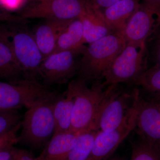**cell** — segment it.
Wrapping results in <instances>:
<instances>
[{"mask_svg":"<svg viewBox=\"0 0 160 160\" xmlns=\"http://www.w3.org/2000/svg\"><path fill=\"white\" fill-rule=\"evenodd\" d=\"M92 82L89 87L88 83L78 78L69 83L68 86L74 98L71 132L81 133L89 130L97 131V120L108 86L102 79Z\"/></svg>","mask_w":160,"mask_h":160,"instance_id":"cell-1","label":"cell"},{"mask_svg":"<svg viewBox=\"0 0 160 160\" xmlns=\"http://www.w3.org/2000/svg\"><path fill=\"white\" fill-rule=\"evenodd\" d=\"M58 93L52 92L27 109L21 123L18 142L37 149L51 139L55 130L53 103Z\"/></svg>","mask_w":160,"mask_h":160,"instance_id":"cell-2","label":"cell"},{"mask_svg":"<svg viewBox=\"0 0 160 160\" xmlns=\"http://www.w3.org/2000/svg\"><path fill=\"white\" fill-rule=\"evenodd\" d=\"M126 45L123 36L117 32L89 44L80 60L78 78L87 83L102 79L104 72Z\"/></svg>","mask_w":160,"mask_h":160,"instance_id":"cell-3","label":"cell"},{"mask_svg":"<svg viewBox=\"0 0 160 160\" xmlns=\"http://www.w3.org/2000/svg\"><path fill=\"white\" fill-rule=\"evenodd\" d=\"M119 85L107 86L97 120V131H111L119 127L130 114L139 96L137 87L131 90H123Z\"/></svg>","mask_w":160,"mask_h":160,"instance_id":"cell-4","label":"cell"},{"mask_svg":"<svg viewBox=\"0 0 160 160\" xmlns=\"http://www.w3.org/2000/svg\"><path fill=\"white\" fill-rule=\"evenodd\" d=\"M146 45L126 43L103 75L106 85L130 84L146 69Z\"/></svg>","mask_w":160,"mask_h":160,"instance_id":"cell-5","label":"cell"},{"mask_svg":"<svg viewBox=\"0 0 160 160\" xmlns=\"http://www.w3.org/2000/svg\"><path fill=\"white\" fill-rule=\"evenodd\" d=\"M52 92L39 81L27 79L15 82L0 81V110L28 109Z\"/></svg>","mask_w":160,"mask_h":160,"instance_id":"cell-6","label":"cell"},{"mask_svg":"<svg viewBox=\"0 0 160 160\" xmlns=\"http://www.w3.org/2000/svg\"><path fill=\"white\" fill-rule=\"evenodd\" d=\"M23 25L14 24L9 28L15 55L25 78L39 81L44 57L33 33L22 27Z\"/></svg>","mask_w":160,"mask_h":160,"instance_id":"cell-7","label":"cell"},{"mask_svg":"<svg viewBox=\"0 0 160 160\" xmlns=\"http://www.w3.org/2000/svg\"><path fill=\"white\" fill-rule=\"evenodd\" d=\"M86 4V0H49L26 6L19 16L27 20L42 18L71 22L80 18Z\"/></svg>","mask_w":160,"mask_h":160,"instance_id":"cell-8","label":"cell"},{"mask_svg":"<svg viewBox=\"0 0 160 160\" xmlns=\"http://www.w3.org/2000/svg\"><path fill=\"white\" fill-rule=\"evenodd\" d=\"M79 55L72 51H58L44 58L40 70L43 85L49 87L68 83L78 72Z\"/></svg>","mask_w":160,"mask_h":160,"instance_id":"cell-9","label":"cell"},{"mask_svg":"<svg viewBox=\"0 0 160 160\" xmlns=\"http://www.w3.org/2000/svg\"><path fill=\"white\" fill-rule=\"evenodd\" d=\"M139 96L130 114L119 127L111 131H97L91 152L87 160H107L116 150L120 144L132 130H134Z\"/></svg>","mask_w":160,"mask_h":160,"instance_id":"cell-10","label":"cell"},{"mask_svg":"<svg viewBox=\"0 0 160 160\" xmlns=\"http://www.w3.org/2000/svg\"><path fill=\"white\" fill-rule=\"evenodd\" d=\"M160 26V8L142 2L121 34L126 43L144 45Z\"/></svg>","mask_w":160,"mask_h":160,"instance_id":"cell-11","label":"cell"},{"mask_svg":"<svg viewBox=\"0 0 160 160\" xmlns=\"http://www.w3.org/2000/svg\"><path fill=\"white\" fill-rule=\"evenodd\" d=\"M135 129L141 142L153 150L160 157V111L154 103L140 96Z\"/></svg>","mask_w":160,"mask_h":160,"instance_id":"cell-12","label":"cell"},{"mask_svg":"<svg viewBox=\"0 0 160 160\" xmlns=\"http://www.w3.org/2000/svg\"><path fill=\"white\" fill-rule=\"evenodd\" d=\"M26 79L15 55L9 28L0 26V81L15 82Z\"/></svg>","mask_w":160,"mask_h":160,"instance_id":"cell-13","label":"cell"},{"mask_svg":"<svg viewBox=\"0 0 160 160\" xmlns=\"http://www.w3.org/2000/svg\"><path fill=\"white\" fill-rule=\"evenodd\" d=\"M80 18L82 23L85 44H91L113 32L105 21L103 12L92 6L87 0Z\"/></svg>","mask_w":160,"mask_h":160,"instance_id":"cell-14","label":"cell"},{"mask_svg":"<svg viewBox=\"0 0 160 160\" xmlns=\"http://www.w3.org/2000/svg\"><path fill=\"white\" fill-rule=\"evenodd\" d=\"M71 22L45 20L36 26L33 36L44 58L54 52L58 38Z\"/></svg>","mask_w":160,"mask_h":160,"instance_id":"cell-15","label":"cell"},{"mask_svg":"<svg viewBox=\"0 0 160 160\" xmlns=\"http://www.w3.org/2000/svg\"><path fill=\"white\" fill-rule=\"evenodd\" d=\"M140 4V0H122L103 11L105 21L113 32L121 33Z\"/></svg>","mask_w":160,"mask_h":160,"instance_id":"cell-16","label":"cell"},{"mask_svg":"<svg viewBox=\"0 0 160 160\" xmlns=\"http://www.w3.org/2000/svg\"><path fill=\"white\" fill-rule=\"evenodd\" d=\"M74 102V95L68 86L62 94L57 95L53 103L55 123L54 134L70 132Z\"/></svg>","mask_w":160,"mask_h":160,"instance_id":"cell-17","label":"cell"},{"mask_svg":"<svg viewBox=\"0 0 160 160\" xmlns=\"http://www.w3.org/2000/svg\"><path fill=\"white\" fill-rule=\"evenodd\" d=\"M80 133L60 132L53 135L36 160H63L76 143Z\"/></svg>","mask_w":160,"mask_h":160,"instance_id":"cell-18","label":"cell"},{"mask_svg":"<svg viewBox=\"0 0 160 160\" xmlns=\"http://www.w3.org/2000/svg\"><path fill=\"white\" fill-rule=\"evenodd\" d=\"M86 47L84 41L82 23L79 18L70 22L60 34L54 52L70 51L82 54Z\"/></svg>","mask_w":160,"mask_h":160,"instance_id":"cell-19","label":"cell"},{"mask_svg":"<svg viewBox=\"0 0 160 160\" xmlns=\"http://www.w3.org/2000/svg\"><path fill=\"white\" fill-rule=\"evenodd\" d=\"M97 132L92 130L80 133L76 143L63 160H87Z\"/></svg>","mask_w":160,"mask_h":160,"instance_id":"cell-20","label":"cell"},{"mask_svg":"<svg viewBox=\"0 0 160 160\" xmlns=\"http://www.w3.org/2000/svg\"><path fill=\"white\" fill-rule=\"evenodd\" d=\"M130 84L160 96V67L153 66L146 69Z\"/></svg>","mask_w":160,"mask_h":160,"instance_id":"cell-21","label":"cell"},{"mask_svg":"<svg viewBox=\"0 0 160 160\" xmlns=\"http://www.w3.org/2000/svg\"><path fill=\"white\" fill-rule=\"evenodd\" d=\"M22 121L21 115L17 110H0V136L13 129Z\"/></svg>","mask_w":160,"mask_h":160,"instance_id":"cell-22","label":"cell"},{"mask_svg":"<svg viewBox=\"0 0 160 160\" xmlns=\"http://www.w3.org/2000/svg\"><path fill=\"white\" fill-rule=\"evenodd\" d=\"M131 160H160V157L156 152L141 141L132 146Z\"/></svg>","mask_w":160,"mask_h":160,"instance_id":"cell-23","label":"cell"},{"mask_svg":"<svg viewBox=\"0 0 160 160\" xmlns=\"http://www.w3.org/2000/svg\"><path fill=\"white\" fill-rule=\"evenodd\" d=\"M21 123L10 131L0 136V150L6 146L18 143L17 133L21 128Z\"/></svg>","mask_w":160,"mask_h":160,"instance_id":"cell-24","label":"cell"},{"mask_svg":"<svg viewBox=\"0 0 160 160\" xmlns=\"http://www.w3.org/2000/svg\"><path fill=\"white\" fill-rule=\"evenodd\" d=\"M152 35H154L152 49V55L155 63L153 66L160 67V26Z\"/></svg>","mask_w":160,"mask_h":160,"instance_id":"cell-25","label":"cell"},{"mask_svg":"<svg viewBox=\"0 0 160 160\" xmlns=\"http://www.w3.org/2000/svg\"><path fill=\"white\" fill-rule=\"evenodd\" d=\"M28 20L24 19L20 16L13 15L4 11L0 7V22H7L10 24L26 25Z\"/></svg>","mask_w":160,"mask_h":160,"instance_id":"cell-26","label":"cell"},{"mask_svg":"<svg viewBox=\"0 0 160 160\" xmlns=\"http://www.w3.org/2000/svg\"><path fill=\"white\" fill-rule=\"evenodd\" d=\"M26 0H0V7L9 11H14L20 9Z\"/></svg>","mask_w":160,"mask_h":160,"instance_id":"cell-27","label":"cell"},{"mask_svg":"<svg viewBox=\"0 0 160 160\" xmlns=\"http://www.w3.org/2000/svg\"><path fill=\"white\" fill-rule=\"evenodd\" d=\"M120 1L122 0H87L92 6L102 12Z\"/></svg>","mask_w":160,"mask_h":160,"instance_id":"cell-28","label":"cell"},{"mask_svg":"<svg viewBox=\"0 0 160 160\" xmlns=\"http://www.w3.org/2000/svg\"><path fill=\"white\" fill-rule=\"evenodd\" d=\"M13 160H36L29 152L24 149H15Z\"/></svg>","mask_w":160,"mask_h":160,"instance_id":"cell-29","label":"cell"},{"mask_svg":"<svg viewBox=\"0 0 160 160\" xmlns=\"http://www.w3.org/2000/svg\"><path fill=\"white\" fill-rule=\"evenodd\" d=\"M14 145L7 146L0 150V160H13Z\"/></svg>","mask_w":160,"mask_h":160,"instance_id":"cell-30","label":"cell"},{"mask_svg":"<svg viewBox=\"0 0 160 160\" xmlns=\"http://www.w3.org/2000/svg\"><path fill=\"white\" fill-rule=\"evenodd\" d=\"M142 2L158 7L160 9V0H142Z\"/></svg>","mask_w":160,"mask_h":160,"instance_id":"cell-31","label":"cell"},{"mask_svg":"<svg viewBox=\"0 0 160 160\" xmlns=\"http://www.w3.org/2000/svg\"><path fill=\"white\" fill-rule=\"evenodd\" d=\"M29 1H32L35 2H46V1H49V0H29Z\"/></svg>","mask_w":160,"mask_h":160,"instance_id":"cell-32","label":"cell"},{"mask_svg":"<svg viewBox=\"0 0 160 160\" xmlns=\"http://www.w3.org/2000/svg\"><path fill=\"white\" fill-rule=\"evenodd\" d=\"M125 160L123 159L122 158H114L111 159V160Z\"/></svg>","mask_w":160,"mask_h":160,"instance_id":"cell-33","label":"cell"},{"mask_svg":"<svg viewBox=\"0 0 160 160\" xmlns=\"http://www.w3.org/2000/svg\"><path fill=\"white\" fill-rule=\"evenodd\" d=\"M159 109H160V107H159Z\"/></svg>","mask_w":160,"mask_h":160,"instance_id":"cell-34","label":"cell"},{"mask_svg":"<svg viewBox=\"0 0 160 160\" xmlns=\"http://www.w3.org/2000/svg\"></svg>","mask_w":160,"mask_h":160,"instance_id":"cell-35","label":"cell"},{"mask_svg":"<svg viewBox=\"0 0 160 160\" xmlns=\"http://www.w3.org/2000/svg\"></svg>","mask_w":160,"mask_h":160,"instance_id":"cell-36","label":"cell"}]
</instances>
